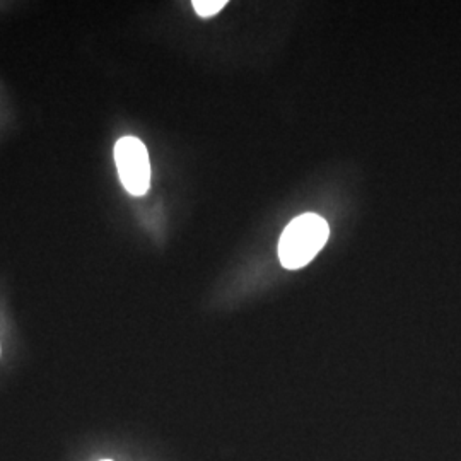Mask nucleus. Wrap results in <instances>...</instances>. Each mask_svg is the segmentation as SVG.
<instances>
[{"label": "nucleus", "instance_id": "nucleus-1", "mask_svg": "<svg viewBox=\"0 0 461 461\" xmlns=\"http://www.w3.org/2000/svg\"><path fill=\"white\" fill-rule=\"evenodd\" d=\"M329 236V222L323 217L299 215L280 236V264L289 270L306 267L325 247Z\"/></svg>", "mask_w": 461, "mask_h": 461}, {"label": "nucleus", "instance_id": "nucleus-2", "mask_svg": "<svg viewBox=\"0 0 461 461\" xmlns=\"http://www.w3.org/2000/svg\"><path fill=\"white\" fill-rule=\"evenodd\" d=\"M118 176L133 197H142L150 186V163L146 146L137 137H123L116 142Z\"/></svg>", "mask_w": 461, "mask_h": 461}, {"label": "nucleus", "instance_id": "nucleus-3", "mask_svg": "<svg viewBox=\"0 0 461 461\" xmlns=\"http://www.w3.org/2000/svg\"><path fill=\"white\" fill-rule=\"evenodd\" d=\"M226 0H194L192 5L198 16L212 17L226 7Z\"/></svg>", "mask_w": 461, "mask_h": 461}, {"label": "nucleus", "instance_id": "nucleus-4", "mask_svg": "<svg viewBox=\"0 0 461 461\" xmlns=\"http://www.w3.org/2000/svg\"><path fill=\"white\" fill-rule=\"evenodd\" d=\"M101 461H113V460H101Z\"/></svg>", "mask_w": 461, "mask_h": 461}]
</instances>
